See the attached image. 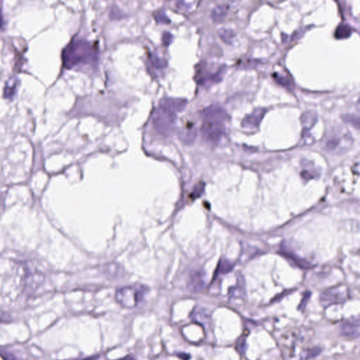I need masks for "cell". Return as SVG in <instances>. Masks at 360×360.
Here are the masks:
<instances>
[{"mask_svg":"<svg viewBox=\"0 0 360 360\" xmlns=\"http://www.w3.org/2000/svg\"><path fill=\"white\" fill-rule=\"evenodd\" d=\"M352 33V28L347 24H340L338 25L335 31V37L338 39L348 38Z\"/></svg>","mask_w":360,"mask_h":360,"instance_id":"obj_10","label":"cell"},{"mask_svg":"<svg viewBox=\"0 0 360 360\" xmlns=\"http://www.w3.org/2000/svg\"><path fill=\"white\" fill-rule=\"evenodd\" d=\"M155 18H156V21H158V22H160L161 24H168V23L170 22V20L167 19L165 14L162 13V12L156 14Z\"/></svg>","mask_w":360,"mask_h":360,"instance_id":"obj_16","label":"cell"},{"mask_svg":"<svg viewBox=\"0 0 360 360\" xmlns=\"http://www.w3.org/2000/svg\"><path fill=\"white\" fill-rule=\"evenodd\" d=\"M168 39H172V35H170V33H165L163 35V40L164 42V43H165V45H169V44L170 43L171 40H169Z\"/></svg>","mask_w":360,"mask_h":360,"instance_id":"obj_17","label":"cell"},{"mask_svg":"<svg viewBox=\"0 0 360 360\" xmlns=\"http://www.w3.org/2000/svg\"><path fill=\"white\" fill-rule=\"evenodd\" d=\"M220 36H221V38L227 42H228V40H232L234 35L232 31L227 29L220 30Z\"/></svg>","mask_w":360,"mask_h":360,"instance_id":"obj_14","label":"cell"},{"mask_svg":"<svg viewBox=\"0 0 360 360\" xmlns=\"http://www.w3.org/2000/svg\"><path fill=\"white\" fill-rule=\"evenodd\" d=\"M341 336L348 338H356L359 336V320L345 321L340 328Z\"/></svg>","mask_w":360,"mask_h":360,"instance_id":"obj_7","label":"cell"},{"mask_svg":"<svg viewBox=\"0 0 360 360\" xmlns=\"http://www.w3.org/2000/svg\"><path fill=\"white\" fill-rule=\"evenodd\" d=\"M322 352V350L319 347H314V348H308L304 350L301 352L300 356V360H308L315 358L318 356L319 353Z\"/></svg>","mask_w":360,"mask_h":360,"instance_id":"obj_12","label":"cell"},{"mask_svg":"<svg viewBox=\"0 0 360 360\" xmlns=\"http://www.w3.org/2000/svg\"><path fill=\"white\" fill-rule=\"evenodd\" d=\"M4 359H5V360H19L15 357H14L12 354L7 353L4 354Z\"/></svg>","mask_w":360,"mask_h":360,"instance_id":"obj_18","label":"cell"},{"mask_svg":"<svg viewBox=\"0 0 360 360\" xmlns=\"http://www.w3.org/2000/svg\"><path fill=\"white\" fill-rule=\"evenodd\" d=\"M187 101L184 99L165 97L160 101L154 111L153 123L156 130L161 133L170 132L177 119V114L186 107Z\"/></svg>","mask_w":360,"mask_h":360,"instance_id":"obj_2","label":"cell"},{"mask_svg":"<svg viewBox=\"0 0 360 360\" xmlns=\"http://www.w3.org/2000/svg\"><path fill=\"white\" fill-rule=\"evenodd\" d=\"M201 132L208 142L217 143L225 134L227 114L220 107H210L203 112Z\"/></svg>","mask_w":360,"mask_h":360,"instance_id":"obj_3","label":"cell"},{"mask_svg":"<svg viewBox=\"0 0 360 360\" xmlns=\"http://www.w3.org/2000/svg\"><path fill=\"white\" fill-rule=\"evenodd\" d=\"M144 291L138 287H125L116 293V300L126 308H132L142 301Z\"/></svg>","mask_w":360,"mask_h":360,"instance_id":"obj_4","label":"cell"},{"mask_svg":"<svg viewBox=\"0 0 360 360\" xmlns=\"http://www.w3.org/2000/svg\"><path fill=\"white\" fill-rule=\"evenodd\" d=\"M149 63L150 68L153 70H160L165 68L167 66V61L165 60L158 57L154 54H151L149 57Z\"/></svg>","mask_w":360,"mask_h":360,"instance_id":"obj_9","label":"cell"},{"mask_svg":"<svg viewBox=\"0 0 360 360\" xmlns=\"http://www.w3.org/2000/svg\"><path fill=\"white\" fill-rule=\"evenodd\" d=\"M346 299V293L338 289H331L322 295L320 302L323 306L328 307L333 304L343 303Z\"/></svg>","mask_w":360,"mask_h":360,"instance_id":"obj_6","label":"cell"},{"mask_svg":"<svg viewBox=\"0 0 360 360\" xmlns=\"http://www.w3.org/2000/svg\"><path fill=\"white\" fill-rule=\"evenodd\" d=\"M266 110L264 109H256L251 114L243 119L242 126L246 128H255L260 125Z\"/></svg>","mask_w":360,"mask_h":360,"instance_id":"obj_8","label":"cell"},{"mask_svg":"<svg viewBox=\"0 0 360 360\" xmlns=\"http://www.w3.org/2000/svg\"><path fill=\"white\" fill-rule=\"evenodd\" d=\"M305 331L301 329H294L288 331L282 336V345L287 350L292 351L298 343H302L305 340Z\"/></svg>","mask_w":360,"mask_h":360,"instance_id":"obj_5","label":"cell"},{"mask_svg":"<svg viewBox=\"0 0 360 360\" xmlns=\"http://www.w3.org/2000/svg\"><path fill=\"white\" fill-rule=\"evenodd\" d=\"M121 360H135L134 359L133 357H131V356H128V357L123 358V359H122Z\"/></svg>","mask_w":360,"mask_h":360,"instance_id":"obj_20","label":"cell"},{"mask_svg":"<svg viewBox=\"0 0 360 360\" xmlns=\"http://www.w3.org/2000/svg\"><path fill=\"white\" fill-rule=\"evenodd\" d=\"M228 6L227 5H219L215 7L212 12V17L215 21H220L227 16Z\"/></svg>","mask_w":360,"mask_h":360,"instance_id":"obj_11","label":"cell"},{"mask_svg":"<svg viewBox=\"0 0 360 360\" xmlns=\"http://www.w3.org/2000/svg\"><path fill=\"white\" fill-rule=\"evenodd\" d=\"M246 340L241 337L239 340H238L237 343H236V350L239 351L240 353L243 354V352L246 350Z\"/></svg>","mask_w":360,"mask_h":360,"instance_id":"obj_15","label":"cell"},{"mask_svg":"<svg viewBox=\"0 0 360 360\" xmlns=\"http://www.w3.org/2000/svg\"><path fill=\"white\" fill-rule=\"evenodd\" d=\"M98 46L84 39L75 38L63 50V64L66 68L80 64H93L98 60Z\"/></svg>","mask_w":360,"mask_h":360,"instance_id":"obj_1","label":"cell"},{"mask_svg":"<svg viewBox=\"0 0 360 360\" xmlns=\"http://www.w3.org/2000/svg\"><path fill=\"white\" fill-rule=\"evenodd\" d=\"M3 199H1V196H0V211H2V206H3Z\"/></svg>","mask_w":360,"mask_h":360,"instance_id":"obj_21","label":"cell"},{"mask_svg":"<svg viewBox=\"0 0 360 360\" xmlns=\"http://www.w3.org/2000/svg\"><path fill=\"white\" fill-rule=\"evenodd\" d=\"M275 78L277 82H280L282 85L286 86L287 87H291L292 86V82L291 80H288V77L282 76V75H279L278 73L275 74Z\"/></svg>","mask_w":360,"mask_h":360,"instance_id":"obj_13","label":"cell"},{"mask_svg":"<svg viewBox=\"0 0 360 360\" xmlns=\"http://www.w3.org/2000/svg\"><path fill=\"white\" fill-rule=\"evenodd\" d=\"M99 358H100V356L96 355V356H93V357L85 358V359H82V360H99Z\"/></svg>","mask_w":360,"mask_h":360,"instance_id":"obj_19","label":"cell"}]
</instances>
